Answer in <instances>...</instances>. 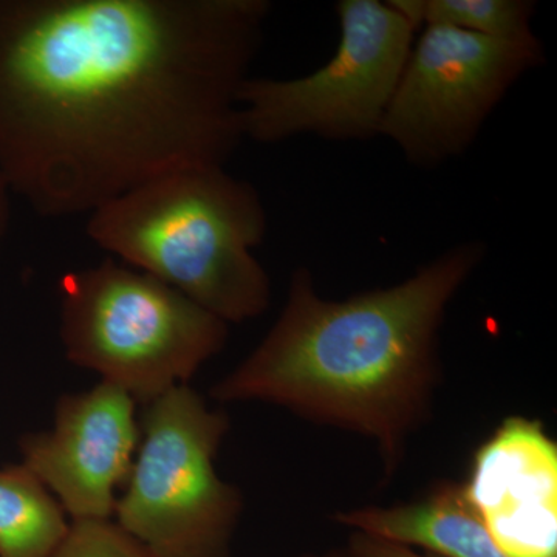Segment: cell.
I'll return each instance as SVG.
<instances>
[{"instance_id":"obj_1","label":"cell","mask_w":557,"mask_h":557,"mask_svg":"<svg viewBox=\"0 0 557 557\" xmlns=\"http://www.w3.org/2000/svg\"><path fill=\"white\" fill-rule=\"evenodd\" d=\"M267 0H0V174L42 218L225 168Z\"/></svg>"},{"instance_id":"obj_2","label":"cell","mask_w":557,"mask_h":557,"mask_svg":"<svg viewBox=\"0 0 557 557\" xmlns=\"http://www.w3.org/2000/svg\"><path fill=\"white\" fill-rule=\"evenodd\" d=\"M483 256L482 242H465L401 284L346 300L322 299L310 271L296 270L269 335L212 398L258 399L369 435L394 465L426 416L446 307Z\"/></svg>"},{"instance_id":"obj_3","label":"cell","mask_w":557,"mask_h":557,"mask_svg":"<svg viewBox=\"0 0 557 557\" xmlns=\"http://www.w3.org/2000/svg\"><path fill=\"white\" fill-rule=\"evenodd\" d=\"M267 228L258 189L219 166L159 175L102 205L86 225L98 247L226 324L270 307L269 273L252 255Z\"/></svg>"},{"instance_id":"obj_4","label":"cell","mask_w":557,"mask_h":557,"mask_svg":"<svg viewBox=\"0 0 557 557\" xmlns=\"http://www.w3.org/2000/svg\"><path fill=\"white\" fill-rule=\"evenodd\" d=\"M65 357L146 406L188 383L228 324L148 273L106 259L60 281Z\"/></svg>"},{"instance_id":"obj_5","label":"cell","mask_w":557,"mask_h":557,"mask_svg":"<svg viewBox=\"0 0 557 557\" xmlns=\"http://www.w3.org/2000/svg\"><path fill=\"white\" fill-rule=\"evenodd\" d=\"M143 408V438L116 498V523L149 557H228L242 496L214 467L228 417L188 384Z\"/></svg>"},{"instance_id":"obj_6","label":"cell","mask_w":557,"mask_h":557,"mask_svg":"<svg viewBox=\"0 0 557 557\" xmlns=\"http://www.w3.org/2000/svg\"><path fill=\"white\" fill-rule=\"evenodd\" d=\"M336 13L341 38L327 64L302 78L245 81V138L273 145L299 135L332 141L381 135L417 28L380 0H341Z\"/></svg>"},{"instance_id":"obj_7","label":"cell","mask_w":557,"mask_h":557,"mask_svg":"<svg viewBox=\"0 0 557 557\" xmlns=\"http://www.w3.org/2000/svg\"><path fill=\"white\" fill-rule=\"evenodd\" d=\"M537 38L508 42L424 27L413 42L381 135L409 163L435 168L467 152L498 102L544 62Z\"/></svg>"},{"instance_id":"obj_8","label":"cell","mask_w":557,"mask_h":557,"mask_svg":"<svg viewBox=\"0 0 557 557\" xmlns=\"http://www.w3.org/2000/svg\"><path fill=\"white\" fill-rule=\"evenodd\" d=\"M134 401L101 381L81 394L62 395L51 431L20 440L30 469L75 520H109L116 487L126 485L139 445Z\"/></svg>"},{"instance_id":"obj_9","label":"cell","mask_w":557,"mask_h":557,"mask_svg":"<svg viewBox=\"0 0 557 557\" xmlns=\"http://www.w3.org/2000/svg\"><path fill=\"white\" fill-rule=\"evenodd\" d=\"M467 496L508 557H557V446L508 418L475 456Z\"/></svg>"},{"instance_id":"obj_10","label":"cell","mask_w":557,"mask_h":557,"mask_svg":"<svg viewBox=\"0 0 557 557\" xmlns=\"http://www.w3.org/2000/svg\"><path fill=\"white\" fill-rule=\"evenodd\" d=\"M338 520L358 533L405 547L417 545L438 557H508L472 507L465 486L442 487L403 507L344 512Z\"/></svg>"},{"instance_id":"obj_11","label":"cell","mask_w":557,"mask_h":557,"mask_svg":"<svg viewBox=\"0 0 557 557\" xmlns=\"http://www.w3.org/2000/svg\"><path fill=\"white\" fill-rule=\"evenodd\" d=\"M69 527L60 502L30 469H0V557H50Z\"/></svg>"},{"instance_id":"obj_12","label":"cell","mask_w":557,"mask_h":557,"mask_svg":"<svg viewBox=\"0 0 557 557\" xmlns=\"http://www.w3.org/2000/svg\"><path fill=\"white\" fill-rule=\"evenodd\" d=\"M536 3L530 0H424V27H445L483 38L520 42L531 30Z\"/></svg>"},{"instance_id":"obj_13","label":"cell","mask_w":557,"mask_h":557,"mask_svg":"<svg viewBox=\"0 0 557 557\" xmlns=\"http://www.w3.org/2000/svg\"><path fill=\"white\" fill-rule=\"evenodd\" d=\"M50 557H149L146 549L112 520H75Z\"/></svg>"},{"instance_id":"obj_14","label":"cell","mask_w":557,"mask_h":557,"mask_svg":"<svg viewBox=\"0 0 557 557\" xmlns=\"http://www.w3.org/2000/svg\"><path fill=\"white\" fill-rule=\"evenodd\" d=\"M350 555L354 557H438L420 555L405 545L383 541L364 533H355L350 539Z\"/></svg>"},{"instance_id":"obj_15","label":"cell","mask_w":557,"mask_h":557,"mask_svg":"<svg viewBox=\"0 0 557 557\" xmlns=\"http://www.w3.org/2000/svg\"><path fill=\"white\" fill-rule=\"evenodd\" d=\"M11 190L0 174V251H2L3 244H5L7 234L10 228L11 215Z\"/></svg>"},{"instance_id":"obj_16","label":"cell","mask_w":557,"mask_h":557,"mask_svg":"<svg viewBox=\"0 0 557 557\" xmlns=\"http://www.w3.org/2000/svg\"><path fill=\"white\" fill-rule=\"evenodd\" d=\"M325 557H354L350 555V553H348V555H330V556H325Z\"/></svg>"}]
</instances>
